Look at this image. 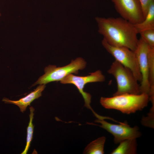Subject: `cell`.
<instances>
[{
  "label": "cell",
  "mask_w": 154,
  "mask_h": 154,
  "mask_svg": "<svg viewBox=\"0 0 154 154\" xmlns=\"http://www.w3.org/2000/svg\"><path fill=\"white\" fill-rule=\"evenodd\" d=\"M95 121L100 123L101 125H98L113 135L115 144L119 143L128 139H137L141 135V133L137 126L131 127L126 121L120 122L119 124H115L109 123L104 119H98Z\"/></svg>",
  "instance_id": "7"
},
{
  "label": "cell",
  "mask_w": 154,
  "mask_h": 154,
  "mask_svg": "<svg viewBox=\"0 0 154 154\" xmlns=\"http://www.w3.org/2000/svg\"><path fill=\"white\" fill-rule=\"evenodd\" d=\"M86 64L83 59L79 57L72 60L68 65L63 67L49 65L45 68V74L40 76L32 86L37 84H45L50 82L60 81L70 74L74 73L77 74L78 70L84 68Z\"/></svg>",
  "instance_id": "4"
},
{
  "label": "cell",
  "mask_w": 154,
  "mask_h": 154,
  "mask_svg": "<svg viewBox=\"0 0 154 154\" xmlns=\"http://www.w3.org/2000/svg\"><path fill=\"white\" fill-rule=\"evenodd\" d=\"M45 86V84H40L33 91L18 100H12L6 98H4L2 101L5 103L12 104L17 106L21 112L23 113L26 110L27 106H30L33 101L41 96L42 92Z\"/></svg>",
  "instance_id": "10"
},
{
  "label": "cell",
  "mask_w": 154,
  "mask_h": 154,
  "mask_svg": "<svg viewBox=\"0 0 154 154\" xmlns=\"http://www.w3.org/2000/svg\"><path fill=\"white\" fill-rule=\"evenodd\" d=\"M108 72L114 76L117 83V90L113 96L141 94L138 81L132 71L117 60L113 62Z\"/></svg>",
  "instance_id": "3"
},
{
  "label": "cell",
  "mask_w": 154,
  "mask_h": 154,
  "mask_svg": "<svg viewBox=\"0 0 154 154\" xmlns=\"http://www.w3.org/2000/svg\"><path fill=\"white\" fill-rule=\"evenodd\" d=\"M121 17L133 24L141 22L144 17L139 0H111Z\"/></svg>",
  "instance_id": "8"
},
{
  "label": "cell",
  "mask_w": 154,
  "mask_h": 154,
  "mask_svg": "<svg viewBox=\"0 0 154 154\" xmlns=\"http://www.w3.org/2000/svg\"><path fill=\"white\" fill-rule=\"evenodd\" d=\"M139 33L149 46L154 47V29L143 31Z\"/></svg>",
  "instance_id": "16"
},
{
  "label": "cell",
  "mask_w": 154,
  "mask_h": 154,
  "mask_svg": "<svg viewBox=\"0 0 154 154\" xmlns=\"http://www.w3.org/2000/svg\"><path fill=\"white\" fill-rule=\"evenodd\" d=\"M154 104H152V107L147 116L142 119L141 123L143 125L150 128H154Z\"/></svg>",
  "instance_id": "17"
},
{
  "label": "cell",
  "mask_w": 154,
  "mask_h": 154,
  "mask_svg": "<svg viewBox=\"0 0 154 154\" xmlns=\"http://www.w3.org/2000/svg\"><path fill=\"white\" fill-rule=\"evenodd\" d=\"M144 18L146 16L149 7L154 0H139Z\"/></svg>",
  "instance_id": "18"
},
{
  "label": "cell",
  "mask_w": 154,
  "mask_h": 154,
  "mask_svg": "<svg viewBox=\"0 0 154 154\" xmlns=\"http://www.w3.org/2000/svg\"><path fill=\"white\" fill-rule=\"evenodd\" d=\"M149 101V95L125 94L111 97H102L101 105L105 108L114 109L123 113L130 114L141 110L147 107Z\"/></svg>",
  "instance_id": "2"
},
{
  "label": "cell",
  "mask_w": 154,
  "mask_h": 154,
  "mask_svg": "<svg viewBox=\"0 0 154 154\" xmlns=\"http://www.w3.org/2000/svg\"><path fill=\"white\" fill-rule=\"evenodd\" d=\"M106 138L99 137L91 142L84 149L83 153L86 154H103L104 153V147Z\"/></svg>",
  "instance_id": "13"
},
{
  "label": "cell",
  "mask_w": 154,
  "mask_h": 154,
  "mask_svg": "<svg viewBox=\"0 0 154 154\" xmlns=\"http://www.w3.org/2000/svg\"><path fill=\"white\" fill-rule=\"evenodd\" d=\"M134 25L138 34L143 31L154 29V1L150 5L143 20Z\"/></svg>",
  "instance_id": "12"
},
{
  "label": "cell",
  "mask_w": 154,
  "mask_h": 154,
  "mask_svg": "<svg viewBox=\"0 0 154 154\" xmlns=\"http://www.w3.org/2000/svg\"><path fill=\"white\" fill-rule=\"evenodd\" d=\"M102 43L104 47L115 58V60L130 69L138 81L141 82V75L134 51L125 47L111 45L104 39Z\"/></svg>",
  "instance_id": "5"
},
{
  "label": "cell",
  "mask_w": 154,
  "mask_h": 154,
  "mask_svg": "<svg viewBox=\"0 0 154 154\" xmlns=\"http://www.w3.org/2000/svg\"><path fill=\"white\" fill-rule=\"evenodd\" d=\"M30 114L29 115L30 121L27 128L26 143L25 148L21 154H26L30 146V144L33 138L34 125L32 123L34 117V108L32 106L29 108Z\"/></svg>",
  "instance_id": "14"
},
{
  "label": "cell",
  "mask_w": 154,
  "mask_h": 154,
  "mask_svg": "<svg viewBox=\"0 0 154 154\" xmlns=\"http://www.w3.org/2000/svg\"><path fill=\"white\" fill-rule=\"evenodd\" d=\"M147 58L149 70L150 87L154 86V47L149 46Z\"/></svg>",
  "instance_id": "15"
},
{
  "label": "cell",
  "mask_w": 154,
  "mask_h": 154,
  "mask_svg": "<svg viewBox=\"0 0 154 154\" xmlns=\"http://www.w3.org/2000/svg\"><path fill=\"white\" fill-rule=\"evenodd\" d=\"M137 139H125L119 143V145L110 153L111 154H135L137 153Z\"/></svg>",
  "instance_id": "11"
},
{
  "label": "cell",
  "mask_w": 154,
  "mask_h": 154,
  "mask_svg": "<svg viewBox=\"0 0 154 154\" xmlns=\"http://www.w3.org/2000/svg\"><path fill=\"white\" fill-rule=\"evenodd\" d=\"M1 16V14L0 13V16Z\"/></svg>",
  "instance_id": "19"
},
{
  "label": "cell",
  "mask_w": 154,
  "mask_h": 154,
  "mask_svg": "<svg viewBox=\"0 0 154 154\" xmlns=\"http://www.w3.org/2000/svg\"><path fill=\"white\" fill-rule=\"evenodd\" d=\"M149 48V45L140 37L138 40L137 48L134 51L142 76L140 85V93H145L148 95L150 87L147 58Z\"/></svg>",
  "instance_id": "9"
},
{
  "label": "cell",
  "mask_w": 154,
  "mask_h": 154,
  "mask_svg": "<svg viewBox=\"0 0 154 154\" xmlns=\"http://www.w3.org/2000/svg\"><path fill=\"white\" fill-rule=\"evenodd\" d=\"M98 32L109 44L123 46L135 51L139 39L134 24L122 18L96 17Z\"/></svg>",
  "instance_id": "1"
},
{
  "label": "cell",
  "mask_w": 154,
  "mask_h": 154,
  "mask_svg": "<svg viewBox=\"0 0 154 154\" xmlns=\"http://www.w3.org/2000/svg\"><path fill=\"white\" fill-rule=\"evenodd\" d=\"M89 74V75L83 76H76L72 74H70L63 78L60 82L64 84L74 85L82 95L85 102V106L91 110L94 113L95 112L90 106L91 96L89 93L84 92L83 89L85 85L88 83L104 82L105 80V77L101 71L99 70Z\"/></svg>",
  "instance_id": "6"
}]
</instances>
